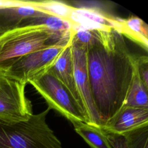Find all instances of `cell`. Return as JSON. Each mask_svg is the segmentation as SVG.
<instances>
[{"label": "cell", "instance_id": "ac0fdd59", "mask_svg": "<svg viewBox=\"0 0 148 148\" xmlns=\"http://www.w3.org/2000/svg\"><path fill=\"white\" fill-rule=\"evenodd\" d=\"M106 134L112 148H128L125 139L123 135L108 132H106Z\"/></svg>", "mask_w": 148, "mask_h": 148}, {"label": "cell", "instance_id": "8fae6325", "mask_svg": "<svg viewBox=\"0 0 148 148\" xmlns=\"http://www.w3.org/2000/svg\"><path fill=\"white\" fill-rule=\"evenodd\" d=\"M119 24L118 31L147 50L148 27L142 19L135 16L125 19L119 18Z\"/></svg>", "mask_w": 148, "mask_h": 148}, {"label": "cell", "instance_id": "277c9868", "mask_svg": "<svg viewBox=\"0 0 148 148\" xmlns=\"http://www.w3.org/2000/svg\"><path fill=\"white\" fill-rule=\"evenodd\" d=\"M28 83L43 97L48 108L58 112L72 124L75 122L88 124V117L83 108L50 69L29 80Z\"/></svg>", "mask_w": 148, "mask_h": 148}, {"label": "cell", "instance_id": "52a82bcc", "mask_svg": "<svg viewBox=\"0 0 148 148\" xmlns=\"http://www.w3.org/2000/svg\"><path fill=\"white\" fill-rule=\"evenodd\" d=\"M71 45L75 84L87 115L88 124L101 127L99 118L91 96L87 69V48L73 42L72 37Z\"/></svg>", "mask_w": 148, "mask_h": 148}, {"label": "cell", "instance_id": "7c38bea8", "mask_svg": "<svg viewBox=\"0 0 148 148\" xmlns=\"http://www.w3.org/2000/svg\"><path fill=\"white\" fill-rule=\"evenodd\" d=\"M75 132L91 148H112L103 128L82 122L72 123Z\"/></svg>", "mask_w": 148, "mask_h": 148}, {"label": "cell", "instance_id": "4fadbf2b", "mask_svg": "<svg viewBox=\"0 0 148 148\" xmlns=\"http://www.w3.org/2000/svg\"><path fill=\"white\" fill-rule=\"evenodd\" d=\"M26 5L47 14L62 19L71 25V16L74 10V6L56 1H26Z\"/></svg>", "mask_w": 148, "mask_h": 148}, {"label": "cell", "instance_id": "6da1fadb", "mask_svg": "<svg viewBox=\"0 0 148 148\" xmlns=\"http://www.w3.org/2000/svg\"><path fill=\"white\" fill-rule=\"evenodd\" d=\"M135 61L124 36L114 28L99 29L97 39L87 47L91 96L102 128L124 106Z\"/></svg>", "mask_w": 148, "mask_h": 148}, {"label": "cell", "instance_id": "2e32d148", "mask_svg": "<svg viewBox=\"0 0 148 148\" xmlns=\"http://www.w3.org/2000/svg\"><path fill=\"white\" fill-rule=\"evenodd\" d=\"M128 148H148V125L123 134Z\"/></svg>", "mask_w": 148, "mask_h": 148}, {"label": "cell", "instance_id": "3957f363", "mask_svg": "<svg viewBox=\"0 0 148 148\" xmlns=\"http://www.w3.org/2000/svg\"><path fill=\"white\" fill-rule=\"evenodd\" d=\"M49 108L14 124L0 121V148H63L46 121Z\"/></svg>", "mask_w": 148, "mask_h": 148}, {"label": "cell", "instance_id": "ba28073f", "mask_svg": "<svg viewBox=\"0 0 148 148\" xmlns=\"http://www.w3.org/2000/svg\"><path fill=\"white\" fill-rule=\"evenodd\" d=\"M145 125H148V108L123 106L102 128L108 133L123 135Z\"/></svg>", "mask_w": 148, "mask_h": 148}, {"label": "cell", "instance_id": "5bb4252c", "mask_svg": "<svg viewBox=\"0 0 148 148\" xmlns=\"http://www.w3.org/2000/svg\"><path fill=\"white\" fill-rule=\"evenodd\" d=\"M147 92L148 87L142 82L135 68L124 106L148 108Z\"/></svg>", "mask_w": 148, "mask_h": 148}, {"label": "cell", "instance_id": "7a4b0ae2", "mask_svg": "<svg viewBox=\"0 0 148 148\" xmlns=\"http://www.w3.org/2000/svg\"><path fill=\"white\" fill-rule=\"evenodd\" d=\"M71 35L62 36L45 25L19 27L0 35V71L5 72L21 57L59 44H66Z\"/></svg>", "mask_w": 148, "mask_h": 148}, {"label": "cell", "instance_id": "9c48e42d", "mask_svg": "<svg viewBox=\"0 0 148 148\" xmlns=\"http://www.w3.org/2000/svg\"><path fill=\"white\" fill-rule=\"evenodd\" d=\"M50 70L57 77V78L69 90L75 98L84 109L78 94L75 82L71 37L69 42L65 46L62 51L60 54L56 62L50 68Z\"/></svg>", "mask_w": 148, "mask_h": 148}, {"label": "cell", "instance_id": "9a60e30c", "mask_svg": "<svg viewBox=\"0 0 148 148\" xmlns=\"http://www.w3.org/2000/svg\"><path fill=\"white\" fill-rule=\"evenodd\" d=\"M28 25H45L53 32L62 36L71 35L74 30L67 21L50 14L28 18L20 27Z\"/></svg>", "mask_w": 148, "mask_h": 148}, {"label": "cell", "instance_id": "8992f818", "mask_svg": "<svg viewBox=\"0 0 148 148\" xmlns=\"http://www.w3.org/2000/svg\"><path fill=\"white\" fill-rule=\"evenodd\" d=\"M66 44L56 45L27 54L3 72L27 84L29 80L53 66Z\"/></svg>", "mask_w": 148, "mask_h": 148}, {"label": "cell", "instance_id": "5b68a950", "mask_svg": "<svg viewBox=\"0 0 148 148\" xmlns=\"http://www.w3.org/2000/svg\"><path fill=\"white\" fill-rule=\"evenodd\" d=\"M26 84L0 71V121L17 123L33 114L31 102L25 95Z\"/></svg>", "mask_w": 148, "mask_h": 148}, {"label": "cell", "instance_id": "30bf717a", "mask_svg": "<svg viewBox=\"0 0 148 148\" xmlns=\"http://www.w3.org/2000/svg\"><path fill=\"white\" fill-rule=\"evenodd\" d=\"M46 14L27 6L24 1L22 5L0 8V35L20 27L28 18Z\"/></svg>", "mask_w": 148, "mask_h": 148}, {"label": "cell", "instance_id": "e0dca14e", "mask_svg": "<svg viewBox=\"0 0 148 148\" xmlns=\"http://www.w3.org/2000/svg\"><path fill=\"white\" fill-rule=\"evenodd\" d=\"M135 68L138 75L144 83L148 87V58L146 56L135 57Z\"/></svg>", "mask_w": 148, "mask_h": 148}]
</instances>
